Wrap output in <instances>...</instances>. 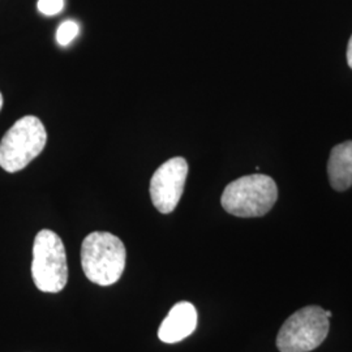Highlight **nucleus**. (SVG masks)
Here are the masks:
<instances>
[{"mask_svg": "<svg viewBox=\"0 0 352 352\" xmlns=\"http://www.w3.org/2000/svg\"><path fill=\"white\" fill-rule=\"evenodd\" d=\"M278 199L276 182L264 174L241 176L227 186L221 204L227 213L241 218L263 217Z\"/></svg>", "mask_w": 352, "mask_h": 352, "instance_id": "obj_2", "label": "nucleus"}, {"mask_svg": "<svg viewBox=\"0 0 352 352\" xmlns=\"http://www.w3.org/2000/svg\"><path fill=\"white\" fill-rule=\"evenodd\" d=\"M80 33V28L77 23L72 20H67L62 23L56 30V41L60 46H68Z\"/></svg>", "mask_w": 352, "mask_h": 352, "instance_id": "obj_9", "label": "nucleus"}, {"mask_svg": "<svg viewBox=\"0 0 352 352\" xmlns=\"http://www.w3.org/2000/svg\"><path fill=\"white\" fill-rule=\"evenodd\" d=\"M188 164L183 157H175L161 164L151 176V197L155 209L162 214L175 210L182 199Z\"/></svg>", "mask_w": 352, "mask_h": 352, "instance_id": "obj_6", "label": "nucleus"}, {"mask_svg": "<svg viewBox=\"0 0 352 352\" xmlns=\"http://www.w3.org/2000/svg\"><path fill=\"white\" fill-rule=\"evenodd\" d=\"M197 327V311L193 304L180 302L166 316L158 329V337L164 343H176L186 340Z\"/></svg>", "mask_w": 352, "mask_h": 352, "instance_id": "obj_7", "label": "nucleus"}, {"mask_svg": "<svg viewBox=\"0 0 352 352\" xmlns=\"http://www.w3.org/2000/svg\"><path fill=\"white\" fill-rule=\"evenodd\" d=\"M32 276L34 285L42 292H60L68 282L63 241L51 230L39 231L34 239Z\"/></svg>", "mask_w": 352, "mask_h": 352, "instance_id": "obj_4", "label": "nucleus"}, {"mask_svg": "<svg viewBox=\"0 0 352 352\" xmlns=\"http://www.w3.org/2000/svg\"><path fill=\"white\" fill-rule=\"evenodd\" d=\"M327 174L333 189L343 192L352 186V141L334 146L327 162Z\"/></svg>", "mask_w": 352, "mask_h": 352, "instance_id": "obj_8", "label": "nucleus"}, {"mask_svg": "<svg viewBox=\"0 0 352 352\" xmlns=\"http://www.w3.org/2000/svg\"><path fill=\"white\" fill-rule=\"evenodd\" d=\"M64 8V0H39L38 11L45 16H55L62 12Z\"/></svg>", "mask_w": 352, "mask_h": 352, "instance_id": "obj_10", "label": "nucleus"}, {"mask_svg": "<svg viewBox=\"0 0 352 352\" xmlns=\"http://www.w3.org/2000/svg\"><path fill=\"white\" fill-rule=\"evenodd\" d=\"M1 107H3V96L0 93V111H1Z\"/></svg>", "mask_w": 352, "mask_h": 352, "instance_id": "obj_12", "label": "nucleus"}, {"mask_svg": "<svg viewBox=\"0 0 352 352\" xmlns=\"http://www.w3.org/2000/svg\"><path fill=\"white\" fill-rule=\"evenodd\" d=\"M325 314H327V318H330V317H331V316H333V314H331V312H330V311H325Z\"/></svg>", "mask_w": 352, "mask_h": 352, "instance_id": "obj_13", "label": "nucleus"}, {"mask_svg": "<svg viewBox=\"0 0 352 352\" xmlns=\"http://www.w3.org/2000/svg\"><path fill=\"white\" fill-rule=\"evenodd\" d=\"M329 334V318L321 307L309 305L289 316L280 327L277 347L280 352H309Z\"/></svg>", "mask_w": 352, "mask_h": 352, "instance_id": "obj_5", "label": "nucleus"}, {"mask_svg": "<svg viewBox=\"0 0 352 352\" xmlns=\"http://www.w3.org/2000/svg\"><path fill=\"white\" fill-rule=\"evenodd\" d=\"M123 241L110 232L89 234L81 245V266L90 282L98 286L116 283L126 269Z\"/></svg>", "mask_w": 352, "mask_h": 352, "instance_id": "obj_1", "label": "nucleus"}, {"mask_svg": "<svg viewBox=\"0 0 352 352\" xmlns=\"http://www.w3.org/2000/svg\"><path fill=\"white\" fill-rule=\"evenodd\" d=\"M46 142V128L37 116L19 119L0 142V167L11 174L24 170L42 153Z\"/></svg>", "mask_w": 352, "mask_h": 352, "instance_id": "obj_3", "label": "nucleus"}, {"mask_svg": "<svg viewBox=\"0 0 352 352\" xmlns=\"http://www.w3.org/2000/svg\"><path fill=\"white\" fill-rule=\"evenodd\" d=\"M347 63H349L350 68L352 69V36L350 38L349 46H347Z\"/></svg>", "mask_w": 352, "mask_h": 352, "instance_id": "obj_11", "label": "nucleus"}]
</instances>
